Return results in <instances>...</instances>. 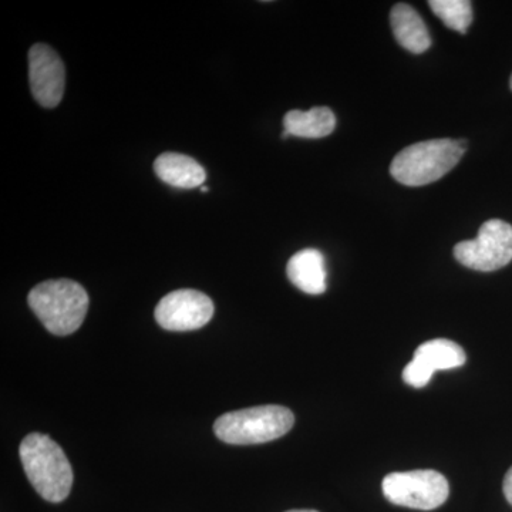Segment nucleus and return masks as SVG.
<instances>
[{"label": "nucleus", "instance_id": "423d86ee", "mask_svg": "<svg viewBox=\"0 0 512 512\" xmlns=\"http://www.w3.org/2000/svg\"><path fill=\"white\" fill-rule=\"evenodd\" d=\"M461 265L480 272H493L512 261V227L508 222L490 220L481 225L476 239L454 247Z\"/></svg>", "mask_w": 512, "mask_h": 512}, {"label": "nucleus", "instance_id": "2eb2a0df", "mask_svg": "<svg viewBox=\"0 0 512 512\" xmlns=\"http://www.w3.org/2000/svg\"><path fill=\"white\" fill-rule=\"evenodd\" d=\"M431 376H433V373L429 372L426 367L414 359L403 370L404 382L410 384V386L417 387V389L427 386Z\"/></svg>", "mask_w": 512, "mask_h": 512}, {"label": "nucleus", "instance_id": "6e6552de", "mask_svg": "<svg viewBox=\"0 0 512 512\" xmlns=\"http://www.w3.org/2000/svg\"><path fill=\"white\" fill-rule=\"evenodd\" d=\"M29 82L40 106L46 109L59 106L64 94L66 70L59 55L45 43H37L29 50Z\"/></svg>", "mask_w": 512, "mask_h": 512}, {"label": "nucleus", "instance_id": "9b49d317", "mask_svg": "<svg viewBox=\"0 0 512 512\" xmlns=\"http://www.w3.org/2000/svg\"><path fill=\"white\" fill-rule=\"evenodd\" d=\"M154 171L165 184L181 190L202 187L207 177L200 163L180 153L161 154L154 163Z\"/></svg>", "mask_w": 512, "mask_h": 512}, {"label": "nucleus", "instance_id": "f3484780", "mask_svg": "<svg viewBox=\"0 0 512 512\" xmlns=\"http://www.w3.org/2000/svg\"><path fill=\"white\" fill-rule=\"evenodd\" d=\"M288 512H318V511H313V510H292V511H288Z\"/></svg>", "mask_w": 512, "mask_h": 512}, {"label": "nucleus", "instance_id": "a211bd4d", "mask_svg": "<svg viewBox=\"0 0 512 512\" xmlns=\"http://www.w3.org/2000/svg\"><path fill=\"white\" fill-rule=\"evenodd\" d=\"M201 191H202V192H208V188H207V187H204V185H202V187H201Z\"/></svg>", "mask_w": 512, "mask_h": 512}, {"label": "nucleus", "instance_id": "ddd939ff", "mask_svg": "<svg viewBox=\"0 0 512 512\" xmlns=\"http://www.w3.org/2000/svg\"><path fill=\"white\" fill-rule=\"evenodd\" d=\"M413 359L434 375L437 370H451L463 366L467 357L457 343L447 339H434L419 346Z\"/></svg>", "mask_w": 512, "mask_h": 512}, {"label": "nucleus", "instance_id": "f8f14e48", "mask_svg": "<svg viewBox=\"0 0 512 512\" xmlns=\"http://www.w3.org/2000/svg\"><path fill=\"white\" fill-rule=\"evenodd\" d=\"M336 117L328 107H313L309 111L292 110L286 113L284 130L289 136L323 138L333 133Z\"/></svg>", "mask_w": 512, "mask_h": 512}, {"label": "nucleus", "instance_id": "7ed1b4c3", "mask_svg": "<svg viewBox=\"0 0 512 512\" xmlns=\"http://www.w3.org/2000/svg\"><path fill=\"white\" fill-rule=\"evenodd\" d=\"M466 148V141L450 138L412 144L394 157L390 174L406 187H423L450 173L460 163Z\"/></svg>", "mask_w": 512, "mask_h": 512}, {"label": "nucleus", "instance_id": "0eeeda50", "mask_svg": "<svg viewBox=\"0 0 512 512\" xmlns=\"http://www.w3.org/2000/svg\"><path fill=\"white\" fill-rule=\"evenodd\" d=\"M158 325L171 332L201 329L214 316V303L205 293L178 289L165 295L156 308Z\"/></svg>", "mask_w": 512, "mask_h": 512}, {"label": "nucleus", "instance_id": "9d476101", "mask_svg": "<svg viewBox=\"0 0 512 512\" xmlns=\"http://www.w3.org/2000/svg\"><path fill=\"white\" fill-rule=\"evenodd\" d=\"M390 23H392L394 37L404 49L414 55H420L430 49L429 29L412 6L407 3H397L390 12Z\"/></svg>", "mask_w": 512, "mask_h": 512}, {"label": "nucleus", "instance_id": "20e7f679", "mask_svg": "<svg viewBox=\"0 0 512 512\" xmlns=\"http://www.w3.org/2000/svg\"><path fill=\"white\" fill-rule=\"evenodd\" d=\"M295 423L291 410L268 404L222 414L215 421V436L235 446L268 443L289 433Z\"/></svg>", "mask_w": 512, "mask_h": 512}, {"label": "nucleus", "instance_id": "6ab92c4d", "mask_svg": "<svg viewBox=\"0 0 512 512\" xmlns=\"http://www.w3.org/2000/svg\"><path fill=\"white\" fill-rule=\"evenodd\" d=\"M510 86H511V90H512V76H511V80H510Z\"/></svg>", "mask_w": 512, "mask_h": 512}, {"label": "nucleus", "instance_id": "f257e3e1", "mask_svg": "<svg viewBox=\"0 0 512 512\" xmlns=\"http://www.w3.org/2000/svg\"><path fill=\"white\" fill-rule=\"evenodd\" d=\"M20 461L26 477L40 497L49 503H62L73 485L69 458L55 440L42 433H32L19 448Z\"/></svg>", "mask_w": 512, "mask_h": 512}, {"label": "nucleus", "instance_id": "39448f33", "mask_svg": "<svg viewBox=\"0 0 512 512\" xmlns=\"http://www.w3.org/2000/svg\"><path fill=\"white\" fill-rule=\"evenodd\" d=\"M382 490L384 497L394 505L431 511L446 503L450 485L437 471L414 470L387 474Z\"/></svg>", "mask_w": 512, "mask_h": 512}, {"label": "nucleus", "instance_id": "4468645a", "mask_svg": "<svg viewBox=\"0 0 512 512\" xmlns=\"http://www.w3.org/2000/svg\"><path fill=\"white\" fill-rule=\"evenodd\" d=\"M429 6L448 29L463 35L473 23V3L468 0H430Z\"/></svg>", "mask_w": 512, "mask_h": 512}, {"label": "nucleus", "instance_id": "1a4fd4ad", "mask_svg": "<svg viewBox=\"0 0 512 512\" xmlns=\"http://www.w3.org/2000/svg\"><path fill=\"white\" fill-rule=\"evenodd\" d=\"M286 274L299 291L309 295H320L328 288L325 256L318 249H303L293 255L286 266Z\"/></svg>", "mask_w": 512, "mask_h": 512}, {"label": "nucleus", "instance_id": "dca6fc26", "mask_svg": "<svg viewBox=\"0 0 512 512\" xmlns=\"http://www.w3.org/2000/svg\"><path fill=\"white\" fill-rule=\"evenodd\" d=\"M503 490L508 503L512 505V467L507 471L504 478Z\"/></svg>", "mask_w": 512, "mask_h": 512}, {"label": "nucleus", "instance_id": "f03ea898", "mask_svg": "<svg viewBox=\"0 0 512 512\" xmlns=\"http://www.w3.org/2000/svg\"><path fill=\"white\" fill-rule=\"evenodd\" d=\"M28 302L40 322L56 336L76 332L89 311L86 289L70 279L42 282L30 291Z\"/></svg>", "mask_w": 512, "mask_h": 512}]
</instances>
